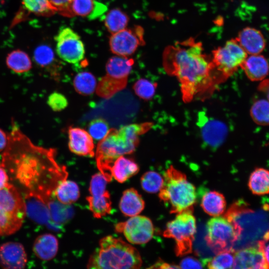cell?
Instances as JSON below:
<instances>
[{"label": "cell", "mask_w": 269, "mask_h": 269, "mask_svg": "<svg viewBox=\"0 0 269 269\" xmlns=\"http://www.w3.org/2000/svg\"><path fill=\"white\" fill-rule=\"evenodd\" d=\"M26 216L23 197L9 183L0 190V236L12 234L21 227Z\"/></svg>", "instance_id": "obj_7"}, {"label": "cell", "mask_w": 269, "mask_h": 269, "mask_svg": "<svg viewBox=\"0 0 269 269\" xmlns=\"http://www.w3.org/2000/svg\"><path fill=\"white\" fill-rule=\"evenodd\" d=\"M134 60L117 55L110 58L106 65V74L118 79H128Z\"/></svg>", "instance_id": "obj_27"}, {"label": "cell", "mask_w": 269, "mask_h": 269, "mask_svg": "<svg viewBox=\"0 0 269 269\" xmlns=\"http://www.w3.org/2000/svg\"><path fill=\"white\" fill-rule=\"evenodd\" d=\"M128 16L119 8L110 10L104 18V23L112 34L126 28L129 22Z\"/></svg>", "instance_id": "obj_32"}, {"label": "cell", "mask_w": 269, "mask_h": 269, "mask_svg": "<svg viewBox=\"0 0 269 269\" xmlns=\"http://www.w3.org/2000/svg\"><path fill=\"white\" fill-rule=\"evenodd\" d=\"M164 183V178L158 172L148 171L140 178V185L143 190L149 193H155L161 189Z\"/></svg>", "instance_id": "obj_37"}, {"label": "cell", "mask_w": 269, "mask_h": 269, "mask_svg": "<svg viewBox=\"0 0 269 269\" xmlns=\"http://www.w3.org/2000/svg\"><path fill=\"white\" fill-rule=\"evenodd\" d=\"M259 90L266 94L269 101V79L265 80L260 83Z\"/></svg>", "instance_id": "obj_47"}, {"label": "cell", "mask_w": 269, "mask_h": 269, "mask_svg": "<svg viewBox=\"0 0 269 269\" xmlns=\"http://www.w3.org/2000/svg\"><path fill=\"white\" fill-rule=\"evenodd\" d=\"M193 210V208L189 209L177 213L174 219L167 223L163 233L164 237L175 240L177 256H184L192 252L196 232Z\"/></svg>", "instance_id": "obj_8"}, {"label": "cell", "mask_w": 269, "mask_h": 269, "mask_svg": "<svg viewBox=\"0 0 269 269\" xmlns=\"http://www.w3.org/2000/svg\"><path fill=\"white\" fill-rule=\"evenodd\" d=\"M23 199L26 215L29 219L40 225H48L51 222L48 205L40 195L32 191H26Z\"/></svg>", "instance_id": "obj_16"}, {"label": "cell", "mask_w": 269, "mask_h": 269, "mask_svg": "<svg viewBox=\"0 0 269 269\" xmlns=\"http://www.w3.org/2000/svg\"><path fill=\"white\" fill-rule=\"evenodd\" d=\"M156 86V83L145 78H140L135 82L133 88L137 96L147 101L153 97Z\"/></svg>", "instance_id": "obj_39"}, {"label": "cell", "mask_w": 269, "mask_h": 269, "mask_svg": "<svg viewBox=\"0 0 269 269\" xmlns=\"http://www.w3.org/2000/svg\"><path fill=\"white\" fill-rule=\"evenodd\" d=\"M6 63L9 69L16 73H23L29 71L32 63L28 55L24 51L17 49L8 54Z\"/></svg>", "instance_id": "obj_31"}, {"label": "cell", "mask_w": 269, "mask_h": 269, "mask_svg": "<svg viewBox=\"0 0 269 269\" xmlns=\"http://www.w3.org/2000/svg\"><path fill=\"white\" fill-rule=\"evenodd\" d=\"M197 125L204 144L212 149L219 147L226 140L228 129L225 123L208 117L201 112L198 115Z\"/></svg>", "instance_id": "obj_15"}, {"label": "cell", "mask_w": 269, "mask_h": 269, "mask_svg": "<svg viewBox=\"0 0 269 269\" xmlns=\"http://www.w3.org/2000/svg\"><path fill=\"white\" fill-rule=\"evenodd\" d=\"M68 147L73 153L80 156L95 155L93 138L86 131L80 128L68 129Z\"/></svg>", "instance_id": "obj_19"}, {"label": "cell", "mask_w": 269, "mask_h": 269, "mask_svg": "<svg viewBox=\"0 0 269 269\" xmlns=\"http://www.w3.org/2000/svg\"><path fill=\"white\" fill-rule=\"evenodd\" d=\"M241 67L248 78L253 81L263 80L269 73V64L267 59L259 54L247 56Z\"/></svg>", "instance_id": "obj_21"}, {"label": "cell", "mask_w": 269, "mask_h": 269, "mask_svg": "<svg viewBox=\"0 0 269 269\" xmlns=\"http://www.w3.org/2000/svg\"><path fill=\"white\" fill-rule=\"evenodd\" d=\"M51 222L56 225L64 223L72 216V210L68 206L59 202L55 198L47 202Z\"/></svg>", "instance_id": "obj_34"}, {"label": "cell", "mask_w": 269, "mask_h": 269, "mask_svg": "<svg viewBox=\"0 0 269 269\" xmlns=\"http://www.w3.org/2000/svg\"><path fill=\"white\" fill-rule=\"evenodd\" d=\"M35 62L42 67H46L54 61V53L52 49L47 45L37 46L34 51Z\"/></svg>", "instance_id": "obj_40"}, {"label": "cell", "mask_w": 269, "mask_h": 269, "mask_svg": "<svg viewBox=\"0 0 269 269\" xmlns=\"http://www.w3.org/2000/svg\"><path fill=\"white\" fill-rule=\"evenodd\" d=\"M148 268L151 269H178L179 266L177 265L169 264L164 262L162 261H157L154 265L150 266Z\"/></svg>", "instance_id": "obj_46"}, {"label": "cell", "mask_w": 269, "mask_h": 269, "mask_svg": "<svg viewBox=\"0 0 269 269\" xmlns=\"http://www.w3.org/2000/svg\"><path fill=\"white\" fill-rule=\"evenodd\" d=\"M88 129L92 138L97 140L102 139L110 130L107 121L102 118L91 121L88 125Z\"/></svg>", "instance_id": "obj_41"}, {"label": "cell", "mask_w": 269, "mask_h": 269, "mask_svg": "<svg viewBox=\"0 0 269 269\" xmlns=\"http://www.w3.org/2000/svg\"><path fill=\"white\" fill-rule=\"evenodd\" d=\"M234 252L226 251L217 254L212 259H205V265L211 269L232 268L234 260Z\"/></svg>", "instance_id": "obj_38"}, {"label": "cell", "mask_w": 269, "mask_h": 269, "mask_svg": "<svg viewBox=\"0 0 269 269\" xmlns=\"http://www.w3.org/2000/svg\"><path fill=\"white\" fill-rule=\"evenodd\" d=\"M247 54L237 40L232 39L213 50L211 58L216 69L227 78L241 66Z\"/></svg>", "instance_id": "obj_10"}, {"label": "cell", "mask_w": 269, "mask_h": 269, "mask_svg": "<svg viewBox=\"0 0 269 269\" xmlns=\"http://www.w3.org/2000/svg\"><path fill=\"white\" fill-rule=\"evenodd\" d=\"M139 170L138 164L133 159L123 155L114 161L111 172L113 178L120 183H124L136 174Z\"/></svg>", "instance_id": "obj_26"}, {"label": "cell", "mask_w": 269, "mask_h": 269, "mask_svg": "<svg viewBox=\"0 0 269 269\" xmlns=\"http://www.w3.org/2000/svg\"><path fill=\"white\" fill-rule=\"evenodd\" d=\"M7 138L0 164L11 179L46 203L55 198L56 187L68 175L66 167L56 160V150L35 145L14 124Z\"/></svg>", "instance_id": "obj_1"}, {"label": "cell", "mask_w": 269, "mask_h": 269, "mask_svg": "<svg viewBox=\"0 0 269 269\" xmlns=\"http://www.w3.org/2000/svg\"><path fill=\"white\" fill-rule=\"evenodd\" d=\"M163 176L164 183L159 198L169 208L170 213L177 214L193 208L197 198L196 189L185 174L170 165Z\"/></svg>", "instance_id": "obj_5"}, {"label": "cell", "mask_w": 269, "mask_h": 269, "mask_svg": "<svg viewBox=\"0 0 269 269\" xmlns=\"http://www.w3.org/2000/svg\"><path fill=\"white\" fill-rule=\"evenodd\" d=\"M108 182L101 172L94 174L90 182V195L86 197L89 208L94 218L100 219L112 210L110 194L107 190Z\"/></svg>", "instance_id": "obj_11"}, {"label": "cell", "mask_w": 269, "mask_h": 269, "mask_svg": "<svg viewBox=\"0 0 269 269\" xmlns=\"http://www.w3.org/2000/svg\"><path fill=\"white\" fill-rule=\"evenodd\" d=\"M55 40L56 53L63 61L75 64L84 58V45L80 37L71 28L64 27L60 29Z\"/></svg>", "instance_id": "obj_13"}, {"label": "cell", "mask_w": 269, "mask_h": 269, "mask_svg": "<svg viewBox=\"0 0 269 269\" xmlns=\"http://www.w3.org/2000/svg\"><path fill=\"white\" fill-rule=\"evenodd\" d=\"M139 252L121 238L107 236L90 256L87 268L95 269H137L142 265Z\"/></svg>", "instance_id": "obj_3"}, {"label": "cell", "mask_w": 269, "mask_h": 269, "mask_svg": "<svg viewBox=\"0 0 269 269\" xmlns=\"http://www.w3.org/2000/svg\"><path fill=\"white\" fill-rule=\"evenodd\" d=\"M128 79H118L106 74L96 86V94L101 98L109 99L126 88Z\"/></svg>", "instance_id": "obj_28"}, {"label": "cell", "mask_w": 269, "mask_h": 269, "mask_svg": "<svg viewBox=\"0 0 269 269\" xmlns=\"http://www.w3.org/2000/svg\"><path fill=\"white\" fill-rule=\"evenodd\" d=\"M248 204L243 199L234 202L225 214L226 218L234 226L238 236V239L234 247V252L241 249L250 247L249 236L252 246H255L252 237L254 236L257 242L269 241V230L259 229L260 227L267 226L259 225V217L252 209L248 208ZM253 239L256 245L254 238Z\"/></svg>", "instance_id": "obj_4"}, {"label": "cell", "mask_w": 269, "mask_h": 269, "mask_svg": "<svg viewBox=\"0 0 269 269\" xmlns=\"http://www.w3.org/2000/svg\"><path fill=\"white\" fill-rule=\"evenodd\" d=\"M206 227L205 239L214 253L234 252L238 236L234 226L226 218L219 216L212 218L208 221Z\"/></svg>", "instance_id": "obj_9"}, {"label": "cell", "mask_w": 269, "mask_h": 269, "mask_svg": "<svg viewBox=\"0 0 269 269\" xmlns=\"http://www.w3.org/2000/svg\"><path fill=\"white\" fill-rule=\"evenodd\" d=\"M24 8L28 12L41 16H49L56 12L49 0H22Z\"/></svg>", "instance_id": "obj_36"}, {"label": "cell", "mask_w": 269, "mask_h": 269, "mask_svg": "<svg viewBox=\"0 0 269 269\" xmlns=\"http://www.w3.org/2000/svg\"><path fill=\"white\" fill-rule=\"evenodd\" d=\"M236 39L247 54L250 55L261 53L266 46L262 33L253 27H247L243 29Z\"/></svg>", "instance_id": "obj_20"}, {"label": "cell", "mask_w": 269, "mask_h": 269, "mask_svg": "<svg viewBox=\"0 0 269 269\" xmlns=\"http://www.w3.org/2000/svg\"><path fill=\"white\" fill-rule=\"evenodd\" d=\"M27 256L22 244L9 242L0 246V267L3 269H23Z\"/></svg>", "instance_id": "obj_18"}, {"label": "cell", "mask_w": 269, "mask_h": 269, "mask_svg": "<svg viewBox=\"0 0 269 269\" xmlns=\"http://www.w3.org/2000/svg\"><path fill=\"white\" fill-rule=\"evenodd\" d=\"M144 42L143 30L140 26L125 28L112 34L109 40L111 51L117 55H131Z\"/></svg>", "instance_id": "obj_14"}, {"label": "cell", "mask_w": 269, "mask_h": 269, "mask_svg": "<svg viewBox=\"0 0 269 269\" xmlns=\"http://www.w3.org/2000/svg\"><path fill=\"white\" fill-rule=\"evenodd\" d=\"M144 206L142 196L134 188L127 189L123 192L119 203L121 212L130 217L138 215L143 210Z\"/></svg>", "instance_id": "obj_22"}, {"label": "cell", "mask_w": 269, "mask_h": 269, "mask_svg": "<svg viewBox=\"0 0 269 269\" xmlns=\"http://www.w3.org/2000/svg\"><path fill=\"white\" fill-rule=\"evenodd\" d=\"M8 138L5 133L0 129V152L4 150L7 143Z\"/></svg>", "instance_id": "obj_48"}, {"label": "cell", "mask_w": 269, "mask_h": 269, "mask_svg": "<svg viewBox=\"0 0 269 269\" xmlns=\"http://www.w3.org/2000/svg\"><path fill=\"white\" fill-rule=\"evenodd\" d=\"M117 233H123L131 244H144L148 242L154 234V227L151 220L147 217L136 215L131 217L125 222L115 226Z\"/></svg>", "instance_id": "obj_12"}, {"label": "cell", "mask_w": 269, "mask_h": 269, "mask_svg": "<svg viewBox=\"0 0 269 269\" xmlns=\"http://www.w3.org/2000/svg\"><path fill=\"white\" fill-rule=\"evenodd\" d=\"M47 104L53 111L59 112L67 107L68 102L62 94L54 92L48 97Z\"/></svg>", "instance_id": "obj_42"}, {"label": "cell", "mask_w": 269, "mask_h": 269, "mask_svg": "<svg viewBox=\"0 0 269 269\" xmlns=\"http://www.w3.org/2000/svg\"><path fill=\"white\" fill-rule=\"evenodd\" d=\"M76 91L83 95H90L96 89L97 82L95 77L90 72L84 71L77 74L73 80Z\"/></svg>", "instance_id": "obj_33"}, {"label": "cell", "mask_w": 269, "mask_h": 269, "mask_svg": "<svg viewBox=\"0 0 269 269\" xmlns=\"http://www.w3.org/2000/svg\"><path fill=\"white\" fill-rule=\"evenodd\" d=\"M58 250V241L51 234H44L35 239L33 251L36 256L43 261H49L56 255Z\"/></svg>", "instance_id": "obj_25"}, {"label": "cell", "mask_w": 269, "mask_h": 269, "mask_svg": "<svg viewBox=\"0 0 269 269\" xmlns=\"http://www.w3.org/2000/svg\"><path fill=\"white\" fill-rule=\"evenodd\" d=\"M182 269H202L205 265L204 262H201L193 257H188L181 260L179 264Z\"/></svg>", "instance_id": "obj_44"}, {"label": "cell", "mask_w": 269, "mask_h": 269, "mask_svg": "<svg viewBox=\"0 0 269 269\" xmlns=\"http://www.w3.org/2000/svg\"><path fill=\"white\" fill-rule=\"evenodd\" d=\"M233 269H269L263 251L258 246L240 249L234 253Z\"/></svg>", "instance_id": "obj_17"}, {"label": "cell", "mask_w": 269, "mask_h": 269, "mask_svg": "<svg viewBox=\"0 0 269 269\" xmlns=\"http://www.w3.org/2000/svg\"><path fill=\"white\" fill-rule=\"evenodd\" d=\"M200 205L207 214L218 216L225 211L226 202L224 195L216 191L202 189Z\"/></svg>", "instance_id": "obj_24"}, {"label": "cell", "mask_w": 269, "mask_h": 269, "mask_svg": "<svg viewBox=\"0 0 269 269\" xmlns=\"http://www.w3.org/2000/svg\"><path fill=\"white\" fill-rule=\"evenodd\" d=\"M263 253L266 261L269 265V245L267 246H265L263 249Z\"/></svg>", "instance_id": "obj_49"}, {"label": "cell", "mask_w": 269, "mask_h": 269, "mask_svg": "<svg viewBox=\"0 0 269 269\" xmlns=\"http://www.w3.org/2000/svg\"><path fill=\"white\" fill-rule=\"evenodd\" d=\"M248 186L254 194L269 193V171L264 168H256L250 176Z\"/></svg>", "instance_id": "obj_30"}, {"label": "cell", "mask_w": 269, "mask_h": 269, "mask_svg": "<svg viewBox=\"0 0 269 269\" xmlns=\"http://www.w3.org/2000/svg\"><path fill=\"white\" fill-rule=\"evenodd\" d=\"M263 209L266 211H269V198L263 201Z\"/></svg>", "instance_id": "obj_50"}, {"label": "cell", "mask_w": 269, "mask_h": 269, "mask_svg": "<svg viewBox=\"0 0 269 269\" xmlns=\"http://www.w3.org/2000/svg\"><path fill=\"white\" fill-rule=\"evenodd\" d=\"M139 142L134 141L120 129H110L107 134L100 140L95 153L97 166L107 181L112 180L111 168L119 157L134 152Z\"/></svg>", "instance_id": "obj_6"}, {"label": "cell", "mask_w": 269, "mask_h": 269, "mask_svg": "<svg viewBox=\"0 0 269 269\" xmlns=\"http://www.w3.org/2000/svg\"><path fill=\"white\" fill-rule=\"evenodd\" d=\"M80 195L77 184L67 179L61 182L54 191L55 198L61 203L66 205H70L77 201Z\"/></svg>", "instance_id": "obj_29"}, {"label": "cell", "mask_w": 269, "mask_h": 269, "mask_svg": "<svg viewBox=\"0 0 269 269\" xmlns=\"http://www.w3.org/2000/svg\"><path fill=\"white\" fill-rule=\"evenodd\" d=\"M70 9L72 16L76 15L93 19L104 13L107 7L95 0H72Z\"/></svg>", "instance_id": "obj_23"}, {"label": "cell", "mask_w": 269, "mask_h": 269, "mask_svg": "<svg viewBox=\"0 0 269 269\" xmlns=\"http://www.w3.org/2000/svg\"><path fill=\"white\" fill-rule=\"evenodd\" d=\"M250 114L253 121L258 125H269V101L265 99L255 101L253 104Z\"/></svg>", "instance_id": "obj_35"}, {"label": "cell", "mask_w": 269, "mask_h": 269, "mask_svg": "<svg viewBox=\"0 0 269 269\" xmlns=\"http://www.w3.org/2000/svg\"><path fill=\"white\" fill-rule=\"evenodd\" d=\"M72 0H49L56 11H59L65 16H72L70 5Z\"/></svg>", "instance_id": "obj_43"}, {"label": "cell", "mask_w": 269, "mask_h": 269, "mask_svg": "<svg viewBox=\"0 0 269 269\" xmlns=\"http://www.w3.org/2000/svg\"><path fill=\"white\" fill-rule=\"evenodd\" d=\"M8 177L6 170L0 164V190L5 187L9 183Z\"/></svg>", "instance_id": "obj_45"}, {"label": "cell", "mask_w": 269, "mask_h": 269, "mask_svg": "<svg viewBox=\"0 0 269 269\" xmlns=\"http://www.w3.org/2000/svg\"><path fill=\"white\" fill-rule=\"evenodd\" d=\"M163 63L166 72L178 79L185 102L214 85L213 73L217 70L212 58L204 53L202 43L192 38L167 46L163 52Z\"/></svg>", "instance_id": "obj_2"}]
</instances>
